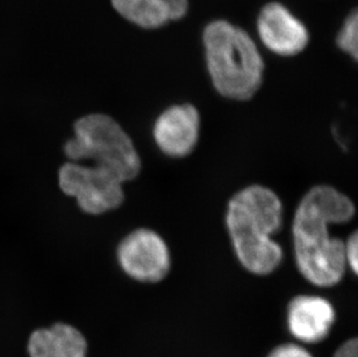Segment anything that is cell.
<instances>
[{"mask_svg":"<svg viewBox=\"0 0 358 357\" xmlns=\"http://www.w3.org/2000/svg\"><path fill=\"white\" fill-rule=\"evenodd\" d=\"M268 357H315L310 351L297 344H280L278 347L274 348Z\"/></svg>","mask_w":358,"mask_h":357,"instance_id":"4fadbf2b","label":"cell"},{"mask_svg":"<svg viewBox=\"0 0 358 357\" xmlns=\"http://www.w3.org/2000/svg\"><path fill=\"white\" fill-rule=\"evenodd\" d=\"M28 353L31 357H86L87 344L75 327L56 323L31 334Z\"/></svg>","mask_w":358,"mask_h":357,"instance_id":"8fae6325","label":"cell"},{"mask_svg":"<svg viewBox=\"0 0 358 357\" xmlns=\"http://www.w3.org/2000/svg\"><path fill=\"white\" fill-rule=\"evenodd\" d=\"M201 118L189 104L166 108L153 125V139L164 155L183 158L194 151L199 139Z\"/></svg>","mask_w":358,"mask_h":357,"instance_id":"52a82bcc","label":"cell"},{"mask_svg":"<svg viewBox=\"0 0 358 357\" xmlns=\"http://www.w3.org/2000/svg\"><path fill=\"white\" fill-rule=\"evenodd\" d=\"M59 186L75 197L85 213L92 215L117 209L124 201L123 182L108 169L68 162L59 169Z\"/></svg>","mask_w":358,"mask_h":357,"instance_id":"5b68a950","label":"cell"},{"mask_svg":"<svg viewBox=\"0 0 358 357\" xmlns=\"http://www.w3.org/2000/svg\"><path fill=\"white\" fill-rule=\"evenodd\" d=\"M64 151L73 162L90 159L123 183L137 178L142 169L132 139L108 115H86L76 122L75 137L65 144Z\"/></svg>","mask_w":358,"mask_h":357,"instance_id":"277c9868","label":"cell"},{"mask_svg":"<svg viewBox=\"0 0 358 357\" xmlns=\"http://www.w3.org/2000/svg\"><path fill=\"white\" fill-rule=\"evenodd\" d=\"M120 266L132 280L158 284L171 270V253L159 233L137 229L122 240L117 248Z\"/></svg>","mask_w":358,"mask_h":357,"instance_id":"8992f818","label":"cell"},{"mask_svg":"<svg viewBox=\"0 0 358 357\" xmlns=\"http://www.w3.org/2000/svg\"><path fill=\"white\" fill-rule=\"evenodd\" d=\"M257 31L269 50L285 57L301 54L310 40L304 24L278 3L267 4L261 10Z\"/></svg>","mask_w":358,"mask_h":357,"instance_id":"ba28073f","label":"cell"},{"mask_svg":"<svg viewBox=\"0 0 358 357\" xmlns=\"http://www.w3.org/2000/svg\"><path fill=\"white\" fill-rule=\"evenodd\" d=\"M203 44L216 91L234 102L253 98L264 81V63L250 35L227 21L216 20L203 31Z\"/></svg>","mask_w":358,"mask_h":357,"instance_id":"3957f363","label":"cell"},{"mask_svg":"<svg viewBox=\"0 0 358 357\" xmlns=\"http://www.w3.org/2000/svg\"><path fill=\"white\" fill-rule=\"evenodd\" d=\"M333 357H358L357 339H350L340 346L336 349Z\"/></svg>","mask_w":358,"mask_h":357,"instance_id":"9a60e30c","label":"cell"},{"mask_svg":"<svg viewBox=\"0 0 358 357\" xmlns=\"http://www.w3.org/2000/svg\"><path fill=\"white\" fill-rule=\"evenodd\" d=\"M283 223V204L266 186L241 189L227 206V226L241 266L259 276L274 273L283 261V250L273 237Z\"/></svg>","mask_w":358,"mask_h":357,"instance_id":"7a4b0ae2","label":"cell"},{"mask_svg":"<svg viewBox=\"0 0 358 357\" xmlns=\"http://www.w3.org/2000/svg\"><path fill=\"white\" fill-rule=\"evenodd\" d=\"M122 17L145 29L180 20L189 8L188 0H112Z\"/></svg>","mask_w":358,"mask_h":357,"instance_id":"30bf717a","label":"cell"},{"mask_svg":"<svg viewBox=\"0 0 358 357\" xmlns=\"http://www.w3.org/2000/svg\"><path fill=\"white\" fill-rule=\"evenodd\" d=\"M345 254L347 267L352 273L357 274L358 270V234L352 232L345 241Z\"/></svg>","mask_w":358,"mask_h":357,"instance_id":"5bb4252c","label":"cell"},{"mask_svg":"<svg viewBox=\"0 0 358 357\" xmlns=\"http://www.w3.org/2000/svg\"><path fill=\"white\" fill-rule=\"evenodd\" d=\"M358 18L357 12L352 10V13L347 18L345 24L342 26L341 31L338 33L336 43L343 52L352 56L354 61H357L358 56Z\"/></svg>","mask_w":358,"mask_h":357,"instance_id":"7c38bea8","label":"cell"},{"mask_svg":"<svg viewBox=\"0 0 358 357\" xmlns=\"http://www.w3.org/2000/svg\"><path fill=\"white\" fill-rule=\"evenodd\" d=\"M334 307L324 297L301 295L287 307V328L301 344H319L331 333L335 321Z\"/></svg>","mask_w":358,"mask_h":357,"instance_id":"9c48e42d","label":"cell"},{"mask_svg":"<svg viewBox=\"0 0 358 357\" xmlns=\"http://www.w3.org/2000/svg\"><path fill=\"white\" fill-rule=\"evenodd\" d=\"M355 211L350 197L327 185L310 189L298 204L292 224L294 258L313 286L331 288L345 277V241L331 237L329 227L352 220Z\"/></svg>","mask_w":358,"mask_h":357,"instance_id":"6da1fadb","label":"cell"}]
</instances>
